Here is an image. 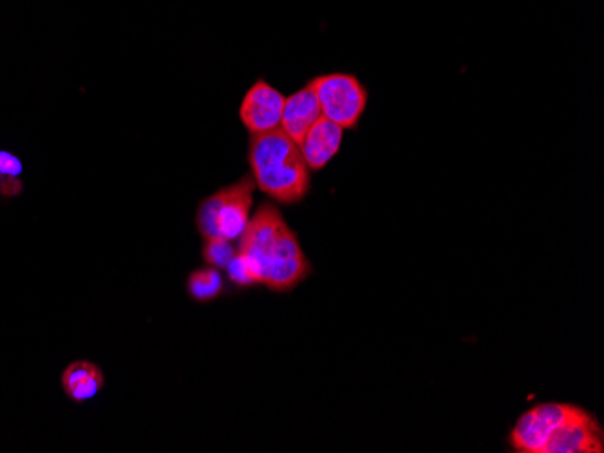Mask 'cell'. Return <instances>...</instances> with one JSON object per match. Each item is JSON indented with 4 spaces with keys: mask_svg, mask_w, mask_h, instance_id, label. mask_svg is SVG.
Masks as SVG:
<instances>
[{
    "mask_svg": "<svg viewBox=\"0 0 604 453\" xmlns=\"http://www.w3.org/2000/svg\"><path fill=\"white\" fill-rule=\"evenodd\" d=\"M237 251L256 267L259 280L273 293H289L310 277L313 267L299 237L275 203H261L246 226Z\"/></svg>",
    "mask_w": 604,
    "mask_h": 453,
    "instance_id": "cell-1",
    "label": "cell"
},
{
    "mask_svg": "<svg viewBox=\"0 0 604 453\" xmlns=\"http://www.w3.org/2000/svg\"><path fill=\"white\" fill-rule=\"evenodd\" d=\"M248 163L256 188L273 203L294 206L308 198L311 171L300 154L299 144L286 136L283 128L251 134Z\"/></svg>",
    "mask_w": 604,
    "mask_h": 453,
    "instance_id": "cell-2",
    "label": "cell"
},
{
    "mask_svg": "<svg viewBox=\"0 0 604 453\" xmlns=\"http://www.w3.org/2000/svg\"><path fill=\"white\" fill-rule=\"evenodd\" d=\"M256 183L251 176L223 187L204 199L196 214V228L201 239L236 240L250 223Z\"/></svg>",
    "mask_w": 604,
    "mask_h": 453,
    "instance_id": "cell-3",
    "label": "cell"
},
{
    "mask_svg": "<svg viewBox=\"0 0 604 453\" xmlns=\"http://www.w3.org/2000/svg\"><path fill=\"white\" fill-rule=\"evenodd\" d=\"M308 86L313 89L321 103L322 116L344 130L359 127L366 108L368 89L362 81L349 73H330L317 76Z\"/></svg>",
    "mask_w": 604,
    "mask_h": 453,
    "instance_id": "cell-4",
    "label": "cell"
},
{
    "mask_svg": "<svg viewBox=\"0 0 604 453\" xmlns=\"http://www.w3.org/2000/svg\"><path fill=\"white\" fill-rule=\"evenodd\" d=\"M574 406L568 403H541L525 412L508 436L513 452L545 453L546 444L572 414Z\"/></svg>",
    "mask_w": 604,
    "mask_h": 453,
    "instance_id": "cell-5",
    "label": "cell"
},
{
    "mask_svg": "<svg viewBox=\"0 0 604 453\" xmlns=\"http://www.w3.org/2000/svg\"><path fill=\"white\" fill-rule=\"evenodd\" d=\"M283 92L270 86L267 80H259L246 91L239 108V117L250 134L268 133L281 127L284 109Z\"/></svg>",
    "mask_w": 604,
    "mask_h": 453,
    "instance_id": "cell-6",
    "label": "cell"
},
{
    "mask_svg": "<svg viewBox=\"0 0 604 453\" xmlns=\"http://www.w3.org/2000/svg\"><path fill=\"white\" fill-rule=\"evenodd\" d=\"M344 128L321 116L300 141V154L311 172H321L343 147Z\"/></svg>",
    "mask_w": 604,
    "mask_h": 453,
    "instance_id": "cell-7",
    "label": "cell"
},
{
    "mask_svg": "<svg viewBox=\"0 0 604 453\" xmlns=\"http://www.w3.org/2000/svg\"><path fill=\"white\" fill-rule=\"evenodd\" d=\"M321 116V103L317 100L313 89L306 86L284 100L281 128L286 136L299 144Z\"/></svg>",
    "mask_w": 604,
    "mask_h": 453,
    "instance_id": "cell-8",
    "label": "cell"
},
{
    "mask_svg": "<svg viewBox=\"0 0 604 453\" xmlns=\"http://www.w3.org/2000/svg\"><path fill=\"white\" fill-rule=\"evenodd\" d=\"M106 387V376L97 363L78 360L62 373V389L75 403H86L97 398Z\"/></svg>",
    "mask_w": 604,
    "mask_h": 453,
    "instance_id": "cell-9",
    "label": "cell"
},
{
    "mask_svg": "<svg viewBox=\"0 0 604 453\" xmlns=\"http://www.w3.org/2000/svg\"><path fill=\"white\" fill-rule=\"evenodd\" d=\"M187 293L198 304H209L225 293V278L215 267H198L188 273Z\"/></svg>",
    "mask_w": 604,
    "mask_h": 453,
    "instance_id": "cell-10",
    "label": "cell"
},
{
    "mask_svg": "<svg viewBox=\"0 0 604 453\" xmlns=\"http://www.w3.org/2000/svg\"><path fill=\"white\" fill-rule=\"evenodd\" d=\"M22 163L10 152H0V193L15 198L22 193Z\"/></svg>",
    "mask_w": 604,
    "mask_h": 453,
    "instance_id": "cell-11",
    "label": "cell"
},
{
    "mask_svg": "<svg viewBox=\"0 0 604 453\" xmlns=\"http://www.w3.org/2000/svg\"><path fill=\"white\" fill-rule=\"evenodd\" d=\"M237 248H234L232 240L226 239H205L204 250H201V256L204 261L209 264V266L215 267V269H225L229 266V262L236 256Z\"/></svg>",
    "mask_w": 604,
    "mask_h": 453,
    "instance_id": "cell-12",
    "label": "cell"
},
{
    "mask_svg": "<svg viewBox=\"0 0 604 453\" xmlns=\"http://www.w3.org/2000/svg\"><path fill=\"white\" fill-rule=\"evenodd\" d=\"M225 272L229 280H231L234 286H237V288H251V286L261 284L256 267L251 266V262L248 261L243 253H239V251H237L236 256L229 262Z\"/></svg>",
    "mask_w": 604,
    "mask_h": 453,
    "instance_id": "cell-13",
    "label": "cell"
}]
</instances>
